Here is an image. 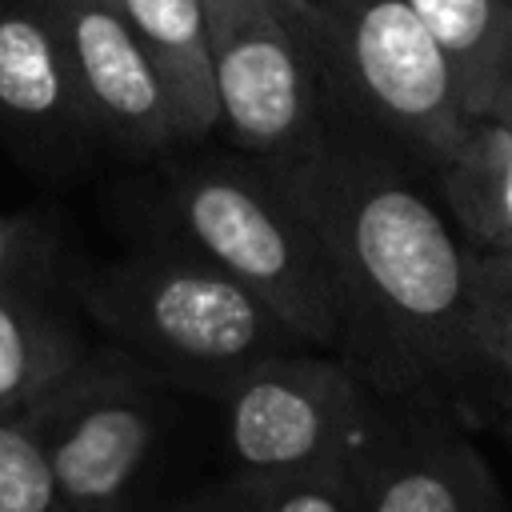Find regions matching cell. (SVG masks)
I'll list each match as a JSON object with an SVG mask.
<instances>
[{
    "mask_svg": "<svg viewBox=\"0 0 512 512\" xmlns=\"http://www.w3.org/2000/svg\"><path fill=\"white\" fill-rule=\"evenodd\" d=\"M272 168L324 236L340 292L336 356L376 396L404 400L480 368L472 252L416 160L332 120L316 152Z\"/></svg>",
    "mask_w": 512,
    "mask_h": 512,
    "instance_id": "obj_1",
    "label": "cell"
},
{
    "mask_svg": "<svg viewBox=\"0 0 512 512\" xmlns=\"http://www.w3.org/2000/svg\"><path fill=\"white\" fill-rule=\"evenodd\" d=\"M80 300L124 356L200 392L264 356L312 348L252 288L184 244L100 264L80 284Z\"/></svg>",
    "mask_w": 512,
    "mask_h": 512,
    "instance_id": "obj_2",
    "label": "cell"
},
{
    "mask_svg": "<svg viewBox=\"0 0 512 512\" xmlns=\"http://www.w3.org/2000/svg\"><path fill=\"white\" fill-rule=\"evenodd\" d=\"M176 244L252 288L312 348H340V292L324 236L288 180L252 156L180 164L164 180Z\"/></svg>",
    "mask_w": 512,
    "mask_h": 512,
    "instance_id": "obj_3",
    "label": "cell"
},
{
    "mask_svg": "<svg viewBox=\"0 0 512 512\" xmlns=\"http://www.w3.org/2000/svg\"><path fill=\"white\" fill-rule=\"evenodd\" d=\"M300 12L344 124L388 140L424 172L460 148L476 116L408 0H300Z\"/></svg>",
    "mask_w": 512,
    "mask_h": 512,
    "instance_id": "obj_4",
    "label": "cell"
},
{
    "mask_svg": "<svg viewBox=\"0 0 512 512\" xmlns=\"http://www.w3.org/2000/svg\"><path fill=\"white\" fill-rule=\"evenodd\" d=\"M220 128L240 156L292 164L332 128V96L300 0H204Z\"/></svg>",
    "mask_w": 512,
    "mask_h": 512,
    "instance_id": "obj_5",
    "label": "cell"
},
{
    "mask_svg": "<svg viewBox=\"0 0 512 512\" xmlns=\"http://www.w3.org/2000/svg\"><path fill=\"white\" fill-rule=\"evenodd\" d=\"M212 396L224 412L232 476H280L356 456L384 416L364 376L328 348L264 356L224 376Z\"/></svg>",
    "mask_w": 512,
    "mask_h": 512,
    "instance_id": "obj_6",
    "label": "cell"
},
{
    "mask_svg": "<svg viewBox=\"0 0 512 512\" xmlns=\"http://www.w3.org/2000/svg\"><path fill=\"white\" fill-rule=\"evenodd\" d=\"M132 356H88L28 412L68 512H136L164 432V396Z\"/></svg>",
    "mask_w": 512,
    "mask_h": 512,
    "instance_id": "obj_7",
    "label": "cell"
},
{
    "mask_svg": "<svg viewBox=\"0 0 512 512\" xmlns=\"http://www.w3.org/2000/svg\"><path fill=\"white\" fill-rule=\"evenodd\" d=\"M96 136L136 152L184 144L172 100L112 0H48Z\"/></svg>",
    "mask_w": 512,
    "mask_h": 512,
    "instance_id": "obj_8",
    "label": "cell"
},
{
    "mask_svg": "<svg viewBox=\"0 0 512 512\" xmlns=\"http://www.w3.org/2000/svg\"><path fill=\"white\" fill-rule=\"evenodd\" d=\"M364 512H504L476 444L440 420L380 416L364 448Z\"/></svg>",
    "mask_w": 512,
    "mask_h": 512,
    "instance_id": "obj_9",
    "label": "cell"
},
{
    "mask_svg": "<svg viewBox=\"0 0 512 512\" xmlns=\"http://www.w3.org/2000/svg\"><path fill=\"white\" fill-rule=\"evenodd\" d=\"M0 116L36 140L96 136L48 0H0Z\"/></svg>",
    "mask_w": 512,
    "mask_h": 512,
    "instance_id": "obj_10",
    "label": "cell"
},
{
    "mask_svg": "<svg viewBox=\"0 0 512 512\" xmlns=\"http://www.w3.org/2000/svg\"><path fill=\"white\" fill-rule=\"evenodd\" d=\"M84 360L80 332L36 280L24 268L0 276V416H28Z\"/></svg>",
    "mask_w": 512,
    "mask_h": 512,
    "instance_id": "obj_11",
    "label": "cell"
},
{
    "mask_svg": "<svg viewBox=\"0 0 512 512\" xmlns=\"http://www.w3.org/2000/svg\"><path fill=\"white\" fill-rule=\"evenodd\" d=\"M112 8L124 16V24L148 52L172 100L184 144L216 132L220 112H216L204 0H112Z\"/></svg>",
    "mask_w": 512,
    "mask_h": 512,
    "instance_id": "obj_12",
    "label": "cell"
},
{
    "mask_svg": "<svg viewBox=\"0 0 512 512\" xmlns=\"http://www.w3.org/2000/svg\"><path fill=\"white\" fill-rule=\"evenodd\" d=\"M428 184L468 248H512V132L504 120L476 116L460 148L428 168Z\"/></svg>",
    "mask_w": 512,
    "mask_h": 512,
    "instance_id": "obj_13",
    "label": "cell"
},
{
    "mask_svg": "<svg viewBox=\"0 0 512 512\" xmlns=\"http://www.w3.org/2000/svg\"><path fill=\"white\" fill-rule=\"evenodd\" d=\"M448 52L472 116H492L512 60V8L504 0H408Z\"/></svg>",
    "mask_w": 512,
    "mask_h": 512,
    "instance_id": "obj_14",
    "label": "cell"
},
{
    "mask_svg": "<svg viewBox=\"0 0 512 512\" xmlns=\"http://www.w3.org/2000/svg\"><path fill=\"white\" fill-rule=\"evenodd\" d=\"M248 512H364V452L280 476H240Z\"/></svg>",
    "mask_w": 512,
    "mask_h": 512,
    "instance_id": "obj_15",
    "label": "cell"
},
{
    "mask_svg": "<svg viewBox=\"0 0 512 512\" xmlns=\"http://www.w3.org/2000/svg\"><path fill=\"white\" fill-rule=\"evenodd\" d=\"M0 512H68L28 416H0Z\"/></svg>",
    "mask_w": 512,
    "mask_h": 512,
    "instance_id": "obj_16",
    "label": "cell"
},
{
    "mask_svg": "<svg viewBox=\"0 0 512 512\" xmlns=\"http://www.w3.org/2000/svg\"><path fill=\"white\" fill-rule=\"evenodd\" d=\"M472 252V348L480 364L512 376V248Z\"/></svg>",
    "mask_w": 512,
    "mask_h": 512,
    "instance_id": "obj_17",
    "label": "cell"
},
{
    "mask_svg": "<svg viewBox=\"0 0 512 512\" xmlns=\"http://www.w3.org/2000/svg\"><path fill=\"white\" fill-rule=\"evenodd\" d=\"M168 512H248V496H244L240 476H228L220 484H208V488L192 492L188 500H180Z\"/></svg>",
    "mask_w": 512,
    "mask_h": 512,
    "instance_id": "obj_18",
    "label": "cell"
},
{
    "mask_svg": "<svg viewBox=\"0 0 512 512\" xmlns=\"http://www.w3.org/2000/svg\"><path fill=\"white\" fill-rule=\"evenodd\" d=\"M24 252H28V240L20 236V224L0 216V276H8L12 268H24Z\"/></svg>",
    "mask_w": 512,
    "mask_h": 512,
    "instance_id": "obj_19",
    "label": "cell"
},
{
    "mask_svg": "<svg viewBox=\"0 0 512 512\" xmlns=\"http://www.w3.org/2000/svg\"><path fill=\"white\" fill-rule=\"evenodd\" d=\"M496 120H504V128L512 132V60H508V72H504V88H500V104L492 112Z\"/></svg>",
    "mask_w": 512,
    "mask_h": 512,
    "instance_id": "obj_20",
    "label": "cell"
},
{
    "mask_svg": "<svg viewBox=\"0 0 512 512\" xmlns=\"http://www.w3.org/2000/svg\"><path fill=\"white\" fill-rule=\"evenodd\" d=\"M508 440H512V416H508Z\"/></svg>",
    "mask_w": 512,
    "mask_h": 512,
    "instance_id": "obj_21",
    "label": "cell"
},
{
    "mask_svg": "<svg viewBox=\"0 0 512 512\" xmlns=\"http://www.w3.org/2000/svg\"><path fill=\"white\" fill-rule=\"evenodd\" d=\"M504 4H508V8H512V0H504Z\"/></svg>",
    "mask_w": 512,
    "mask_h": 512,
    "instance_id": "obj_22",
    "label": "cell"
}]
</instances>
